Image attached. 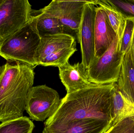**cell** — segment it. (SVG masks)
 <instances>
[{"label":"cell","instance_id":"277c9868","mask_svg":"<svg viewBox=\"0 0 134 133\" xmlns=\"http://www.w3.org/2000/svg\"><path fill=\"white\" fill-rule=\"evenodd\" d=\"M117 35L107 50L98 58L94 59L87 70L90 83L98 85L116 83L125 55L120 51Z\"/></svg>","mask_w":134,"mask_h":133},{"label":"cell","instance_id":"4fadbf2b","mask_svg":"<svg viewBox=\"0 0 134 133\" xmlns=\"http://www.w3.org/2000/svg\"><path fill=\"white\" fill-rule=\"evenodd\" d=\"M128 118H134V103L122 94L119 91L116 83L113 92L111 120L108 130L120 121Z\"/></svg>","mask_w":134,"mask_h":133},{"label":"cell","instance_id":"9c48e42d","mask_svg":"<svg viewBox=\"0 0 134 133\" xmlns=\"http://www.w3.org/2000/svg\"><path fill=\"white\" fill-rule=\"evenodd\" d=\"M109 123L96 119L72 120L44 126L42 133H104Z\"/></svg>","mask_w":134,"mask_h":133},{"label":"cell","instance_id":"ba28073f","mask_svg":"<svg viewBox=\"0 0 134 133\" xmlns=\"http://www.w3.org/2000/svg\"><path fill=\"white\" fill-rule=\"evenodd\" d=\"M96 15L95 1H90L84 6L79 29L78 42L81 48L82 62L87 70L94 58V26Z\"/></svg>","mask_w":134,"mask_h":133},{"label":"cell","instance_id":"2e32d148","mask_svg":"<svg viewBox=\"0 0 134 133\" xmlns=\"http://www.w3.org/2000/svg\"><path fill=\"white\" fill-rule=\"evenodd\" d=\"M31 15L35 18L36 29L41 38L44 36L58 34H70L66 27L57 18L42 16L37 10L33 9Z\"/></svg>","mask_w":134,"mask_h":133},{"label":"cell","instance_id":"d6986e66","mask_svg":"<svg viewBox=\"0 0 134 133\" xmlns=\"http://www.w3.org/2000/svg\"><path fill=\"white\" fill-rule=\"evenodd\" d=\"M134 33V16H127L122 39L120 41V49L123 54L130 48Z\"/></svg>","mask_w":134,"mask_h":133},{"label":"cell","instance_id":"5bb4252c","mask_svg":"<svg viewBox=\"0 0 134 133\" xmlns=\"http://www.w3.org/2000/svg\"><path fill=\"white\" fill-rule=\"evenodd\" d=\"M116 85L122 94L134 103V67L131 56L130 48L124 58Z\"/></svg>","mask_w":134,"mask_h":133},{"label":"cell","instance_id":"8fae6325","mask_svg":"<svg viewBox=\"0 0 134 133\" xmlns=\"http://www.w3.org/2000/svg\"><path fill=\"white\" fill-rule=\"evenodd\" d=\"M59 76L66 88L67 94L71 93L90 86L86 70L81 63L72 65L69 62L58 67Z\"/></svg>","mask_w":134,"mask_h":133},{"label":"cell","instance_id":"5b68a950","mask_svg":"<svg viewBox=\"0 0 134 133\" xmlns=\"http://www.w3.org/2000/svg\"><path fill=\"white\" fill-rule=\"evenodd\" d=\"M61 100L55 90L46 85L33 86L27 95L25 111L30 119L44 122L56 112Z\"/></svg>","mask_w":134,"mask_h":133},{"label":"cell","instance_id":"7a4b0ae2","mask_svg":"<svg viewBox=\"0 0 134 133\" xmlns=\"http://www.w3.org/2000/svg\"><path fill=\"white\" fill-rule=\"evenodd\" d=\"M34 68L9 62L0 66V122L23 116L28 93L33 87Z\"/></svg>","mask_w":134,"mask_h":133},{"label":"cell","instance_id":"9a60e30c","mask_svg":"<svg viewBox=\"0 0 134 133\" xmlns=\"http://www.w3.org/2000/svg\"><path fill=\"white\" fill-rule=\"evenodd\" d=\"M95 5H98L102 8L105 12L109 23L116 34L118 36L120 42L123 34L127 16L119 9L112 1H95Z\"/></svg>","mask_w":134,"mask_h":133},{"label":"cell","instance_id":"e0dca14e","mask_svg":"<svg viewBox=\"0 0 134 133\" xmlns=\"http://www.w3.org/2000/svg\"><path fill=\"white\" fill-rule=\"evenodd\" d=\"M34 123L26 116L8 120L0 124V133H33Z\"/></svg>","mask_w":134,"mask_h":133},{"label":"cell","instance_id":"30bf717a","mask_svg":"<svg viewBox=\"0 0 134 133\" xmlns=\"http://www.w3.org/2000/svg\"><path fill=\"white\" fill-rule=\"evenodd\" d=\"M94 58H98L110 47L116 36L105 11L96 7L94 26Z\"/></svg>","mask_w":134,"mask_h":133},{"label":"cell","instance_id":"44dd1931","mask_svg":"<svg viewBox=\"0 0 134 133\" xmlns=\"http://www.w3.org/2000/svg\"><path fill=\"white\" fill-rule=\"evenodd\" d=\"M118 8H120L127 13L134 15V4L129 1H112Z\"/></svg>","mask_w":134,"mask_h":133},{"label":"cell","instance_id":"ac0fdd59","mask_svg":"<svg viewBox=\"0 0 134 133\" xmlns=\"http://www.w3.org/2000/svg\"><path fill=\"white\" fill-rule=\"evenodd\" d=\"M77 50L76 43L70 47L60 49L48 55L41 62L39 65L59 67L68 62L69 59Z\"/></svg>","mask_w":134,"mask_h":133},{"label":"cell","instance_id":"7402d4cb","mask_svg":"<svg viewBox=\"0 0 134 133\" xmlns=\"http://www.w3.org/2000/svg\"><path fill=\"white\" fill-rule=\"evenodd\" d=\"M131 56L134 67V33L133 41L130 48Z\"/></svg>","mask_w":134,"mask_h":133},{"label":"cell","instance_id":"3957f363","mask_svg":"<svg viewBox=\"0 0 134 133\" xmlns=\"http://www.w3.org/2000/svg\"><path fill=\"white\" fill-rule=\"evenodd\" d=\"M41 37L36 26L35 18H30L23 26L0 42V55L9 62L36 66L35 56Z\"/></svg>","mask_w":134,"mask_h":133},{"label":"cell","instance_id":"ffe728a7","mask_svg":"<svg viewBox=\"0 0 134 133\" xmlns=\"http://www.w3.org/2000/svg\"><path fill=\"white\" fill-rule=\"evenodd\" d=\"M104 133H134V118L120 121Z\"/></svg>","mask_w":134,"mask_h":133},{"label":"cell","instance_id":"6da1fadb","mask_svg":"<svg viewBox=\"0 0 134 133\" xmlns=\"http://www.w3.org/2000/svg\"><path fill=\"white\" fill-rule=\"evenodd\" d=\"M116 85L92 84L67 94L56 112L45 122L44 126L86 119L103 120L110 124L113 92Z\"/></svg>","mask_w":134,"mask_h":133},{"label":"cell","instance_id":"8992f818","mask_svg":"<svg viewBox=\"0 0 134 133\" xmlns=\"http://www.w3.org/2000/svg\"><path fill=\"white\" fill-rule=\"evenodd\" d=\"M90 1L53 0L47 6L37 11L42 16L58 19L77 41L84 6Z\"/></svg>","mask_w":134,"mask_h":133},{"label":"cell","instance_id":"7c38bea8","mask_svg":"<svg viewBox=\"0 0 134 133\" xmlns=\"http://www.w3.org/2000/svg\"><path fill=\"white\" fill-rule=\"evenodd\" d=\"M76 43L74 37L67 34L47 35L41 37L35 56L37 66L48 55L66 48L70 47Z\"/></svg>","mask_w":134,"mask_h":133},{"label":"cell","instance_id":"52a82bcc","mask_svg":"<svg viewBox=\"0 0 134 133\" xmlns=\"http://www.w3.org/2000/svg\"><path fill=\"white\" fill-rule=\"evenodd\" d=\"M32 11L27 0H0V42L25 25Z\"/></svg>","mask_w":134,"mask_h":133},{"label":"cell","instance_id":"603a6c76","mask_svg":"<svg viewBox=\"0 0 134 133\" xmlns=\"http://www.w3.org/2000/svg\"><path fill=\"white\" fill-rule=\"evenodd\" d=\"M129 1L131 2V3H134V0H130V1Z\"/></svg>","mask_w":134,"mask_h":133}]
</instances>
